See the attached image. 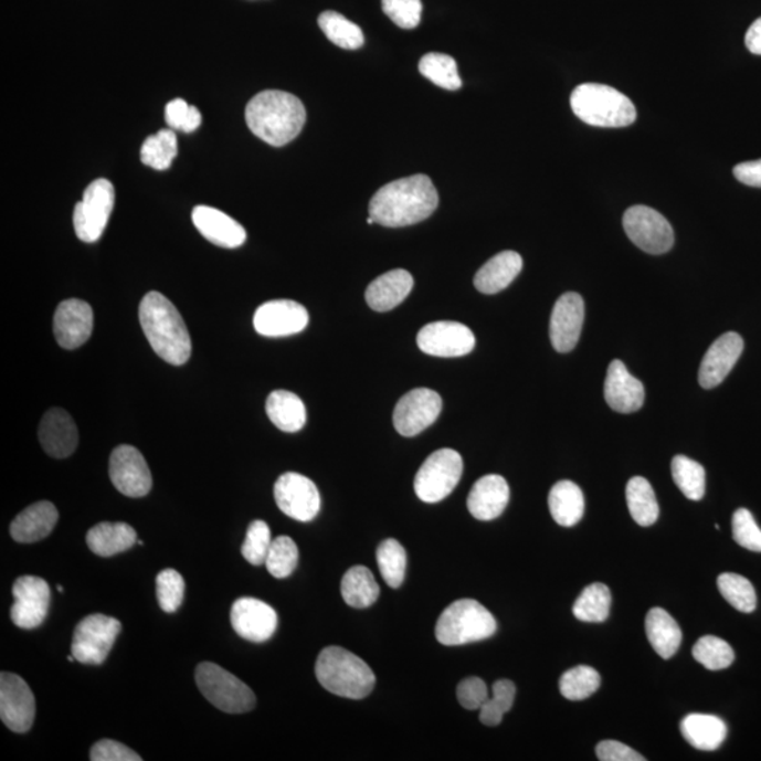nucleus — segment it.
<instances>
[{"label":"nucleus","instance_id":"nucleus-58","mask_svg":"<svg viewBox=\"0 0 761 761\" xmlns=\"http://www.w3.org/2000/svg\"><path fill=\"white\" fill-rule=\"evenodd\" d=\"M59 591H60V592H64L63 586L59 585Z\"/></svg>","mask_w":761,"mask_h":761},{"label":"nucleus","instance_id":"nucleus-1","mask_svg":"<svg viewBox=\"0 0 761 761\" xmlns=\"http://www.w3.org/2000/svg\"><path fill=\"white\" fill-rule=\"evenodd\" d=\"M438 193L431 178L416 173L378 189L370 202V216L385 228H405L432 216Z\"/></svg>","mask_w":761,"mask_h":761},{"label":"nucleus","instance_id":"nucleus-38","mask_svg":"<svg viewBox=\"0 0 761 761\" xmlns=\"http://www.w3.org/2000/svg\"><path fill=\"white\" fill-rule=\"evenodd\" d=\"M178 155V141L176 131L162 129L155 136L148 137L141 146L140 158L142 165L152 170L166 171L171 167Z\"/></svg>","mask_w":761,"mask_h":761},{"label":"nucleus","instance_id":"nucleus-45","mask_svg":"<svg viewBox=\"0 0 761 761\" xmlns=\"http://www.w3.org/2000/svg\"><path fill=\"white\" fill-rule=\"evenodd\" d=\"M693 656L708 670L718 672L732 666L734 662L733 648L723 638L704 636L693 648Z\"/></svg>","mask_w":761,"mask_h":761},{"label":"nucleus","instance_id":"nucleus-55","mask_svg":"<svg viewBox=\"0 0 761 761\" xmlns=\"http://www.w3.org/2000/svg\"><path fill=\"white\" fill-rule=\"evenodd\" d=\"M598 759L601 761H645L641 753L630 748L625 743L616 740H602L595 749Z\"/></svg>","mask_w":761,"mask_h":761},{"label":"nucleus","instance_id":"nucleus-46","mask_svg":"<svg viewBox=\"0 0 761 761\" xmlns=\"http://www.w3.org/2000/svg\"><path fill=\"white\" fill-rule=\"evenodd\" d=\"M516 687L509 679H498L493 686V697L479 708V720L485 727H498L504 715L510 711L515 702Z\"/></svg>","mask_w":761,"mask_h":761},{"label":"nucleus","instance_id":"nucleus-18","mask_svg":"<svg viewBox=\"0 0 761 761\" xmlns=\"http://www.w3.org/2000/svg\"><path fill=\"white\" fill-rule=\"evenodd\" d=\"M234 632L249 642L263 643L273 637L278 627V615L273 606L257 598H239L230 611Z\"/></svg>","mask_w":761,"mask_h":761},{"label":"nucleus","instance_id":"nucleus-7","mask_svg":"<svg viewBox=\"0 0 761 761\" xmlns=\"http://www.w3.org/2000/svg\"><path fill=\"white\" fill-rule=\"evenodd\" d=\"M195 681L202 696L223 712L246 714L255 707L252 688L218 664H199Z\"/></svg>","mask_w":761,"mask_h":761},{"label":"nucleus","instance_id":"nucleus-21","mask_svg":"<svg viewBox=\"0 0 761 761\" xmlns=\"http://www.w3.org/2000/svg\"><path fill=\"white\" fill-rule=\"evenodd\" d=\"M584 316L581 295L567 293L560 296L550 318V340L557 351L569 352L579 343Z\"/></svg>","mask_w":761,"mask_h":761},{"label":"nucleus","instance_id":"nucleus-25","mask_svg":"<svg viewBox=\"0 0 761 761\" xmlns=\"http://www.w3.org/2000/svg\"><path fill=\"white\" fill-rule=\"evenodd\" d=\"M39 438L49 456L65 458L78 447V429L68 412L54 408L40 423Z\"/></svg>","mask_w":761,"mask_h":761},{"label":"nucleus","instance_id":"nucleus-56","mask_svg":"<svg viewBox=\"0 0 761 761\" xmlns=\"http://www.w3.org/2000/svg\"><path fill=\"white\" fill-rule=\"evenodd\" d=\"M733 176L744 186L761 188V160L740 162L733 168Z\"/></svg>","mask_w":761,"mask_h":761},{"label":"nucleus","instance_id":"nucleus-31","mask_svg":"<svg viewBox=\"0 0 761 761\" xmlns=\"http://www.w3.org/2000/svg\"><path fill=\"white\" fill-rule=\"evenodd\" d=\"M86 543L92 553L112 557L131 549L137 543V533L124 522H102L89 529Z\"/></svg>","mask_w":761,"mask_h":761},{"label":"nucleus","instance_id":"nucleus-19","mask_svg":"<svg viewBox=\"0 0 761 761\" xmlns=\"http://www.w3.org/2000/svg\"><path fill=\"white\" fill-rule=\"evenodd\" d=\"M253 324L262 336L285 337L305 330L309 314L305 306L295 300H269L255 310Z\"/></svg>","mask_w":761,"mask_h":761},{"label":"nucleus","instance_id":"nucleus-43","mask_svg":"<svg viewBox=\"0 0 761 761\" xmlns=\"http://www.w3.org/2000/svg\"><path fill=\"white\" fill-rule=\"evenodd\" d=\"M672 474L679 492L688 499L701 500L705 495V469L701 464L686 456H676L672 463Z\"/></svg>","mask_w":761,"mask_h":761},{"label":"nucleus","instance_id":"nucleus-44","mask_svg":"<svg viewBox=\"0 0 761 761\" xmlns=\"http://www.w3.org/2000/svg\"><path fill=\"white\" fill-rule=\"evenodd\" d=\"M718 589L725 600L739 612L750 614L758 605L754 586L743 575L734 573L720 574L718 577Z\"/></svg>","mask_w":761,"mask_h":761},{"label":"nucleus","instance_id":"nucleus-49","mask_svg":"<svg viewBox=\"0 0 761 761\" xmlns=\"http://www.w3.org/2000/svg\"><path fill=\"white\" fill-rule=\"evenodd\" d=\"M271 545H273V539H271L269 526L264 520H254L249 526L246 539L242 546V554L250 564H265Z\"/></svg>","mask_w":761,"mask_h":761},{"label":"nucleus","instance_id":"nucleus-30","mask_svg":"<svg viewBox=\"0 0 761 761\" xmlns=\"http://www.w3.org/2000/svg\"><path fill=\"white\" fill-rule=\"evenodd\" d=\"M679 729H681L684 739L693 748L704 750V752H714V750L719 749L728 734V728L723 720L707 714L687 715L679 725Z\"/></svg>","mask_w":761,"mask_h":761},{"label":"nucleus","instance_id":"nucleus-36","mask_svg":"<svg viewBox=\"0 0 761 761\" xmlns=\"http://www.w3.org/2000/svg\"><path fill=\"white\" fill-rule=\"evenodd\" d=\"M627 508L637 525L647 528L658 519V504L651 483L643 477H633L626 485Z\"/></svg>","mask_w":761,"mask_h":761},{"label":"nucleus","instance_id":"nucleus-51","mask_svg":"<svg viewBox=\"0 0 761 761\" xmlns=\"http://www.w3.org/2000/svg\"><path fill=\"white\" fill-rule=\"evenodd\" d=\"M421 0H382V10L401 29H415L422 19Z\"/></svg>","mask_w":761,"mask_h":761},{"label":"nucleus","instance_id":"nucleus-13","mask_svg":"<svg viewBox=\"0 0 761 761\" xmlns=\"http://www.w3.org/2000/svg\"><path fill=\"white\" fill-rule=\"evenodd\" d=\"M14 602L10 617L20 630L42 626L49 615L51 590L47 581L34 575L19 577L13 585Z\"/></svg>","mask_w":761,"mask_h":761},{"label":"nucleus","instance_id":"nucleus-48","mask_svg":"<svg viewBox=\"0 0 761 761\" xmlns=\"http://www.w3.org/2000/svg\"><path fill=\"white\" fill-rule=\"evenodd\" d=\"M156 590L161 610L167 614H173L182 605L183 596H186V581L176 570H162L157 575Z\"/></svg>","mask_w":761,"mask_h":761},{"label":"nucleus","instance_id":"nucleus-5","mask_svg":"<svg viewBox=\"0 0 761 761\" xmlns=\"http://www.w3.org/2000/svg\"><path fill=\"white\" fill-rule=\"evenodd\" d=\"M571 109L584 124L596 127H626L635 124L636 107L612 86L581 84L570 98Z\"/></svg>","mask_w":761,"mask_h":761},{"label":"nucleus","instance_id":"nucleus-34","mask_svg":"<svg viewBox=\"0 0 761 761\" xmlns=\"http://www.w3.org/2000/svg\"><path fill=\"white\" fill-rule=\"evenodd\" d=\"M265 411H267L269 421L279 431L295 433L305 426L306 408L303 400L294 392H271L267 403H265Z\"/></svg>","mask_w":761,"mask_h":761},{"label":"nucleus","instance_id":"nucleus-24","mask_svg":"<svg viewBox=\"0 0 761 761\" xmlns=\"http://www.w3.org/2000/svg\"><path fill=\"white\" fill-rule=\"evenodd\" d=\"M192 222L209 242L223 249H237L246 242V229L226 213L211 207H197Z\"/></svg>","mask_w":761,"mask_h":761},{"label":"nucleus","instance_id":"nucleus-29","mask_svg":"<svg viewBox=\"0 0 761 761\" xmlns=\"http://www.w3.org/2000/svg\"><path fill=\"white\" fill-rule=\"evenodd\" d=\"M522 267L524 260L518 253L503 252L494 255L475 274V288L487 295L498 294L514 283Z\"/></svg>","mask_w":761,"mask_h":761},{"label":"nucleus","instance_id":"nucleus-15","mask_svg":"<svg viewBox=\"0 0 761 761\" xmlns=\"http://www.w3.org/2000/svg\"><path fill=\"white\" fill-rule=\"evenodd\" d=\"M0 718L14 733L29 732L35 718V698L18 674H0Z\"/></svg>","mask_w":761,"mask_h":761},{"label":"nucleus","instance_id":"nucleus-9","mask_svg":"<svg viewBox=\"0 0 761 761\" xmlns=\"http://www.w3.org/2000/svg\"><path fill=\"white\" fill-rule=\"evenodd\" d=\"M121 623L116 617L95 614L84 617L76 625L71 655L76 662L101 666L120 635Z\"/></svg>","mask_w":761,"mask_h":761},{"label":"nucleus","instance_id":"nucleus-47","mask_svg":"<svg viewBox=\"0 0 761 761\" xmlns=\"http://www.w3.org/2000/svg\"><path fill=\"white\" fill-rule=\"evenodd\" d=\"M298 561V546L288 536H279L271 545L267 559H265V567L275 579H287L294 573Z\"/></svg>","mask_w":761,"mask_h":761},{"label":"nucleus","instance_id":"nucleus-35","mask_svg":"<svg viewBox=\"0 0 761 761\" xmlns=\"http://www.w3.org/2000/svg\"><path fill=\"white\" fill-rule=\"evenodd\" d=\"M340 590L346 604L357 610L374 605L381 592L371 570L364 566L351 567L341 580Z\"/></svg>","mask_w":761,"mask_h":761},{"label":"nucleus","instance_id":"nucleus-57","mask_svg":"<svg viewBox=\"0 0 761 761\" xmlns=\"http://www.w3.org/2000/svg\"><path fill=\"white\" fill-rule=\"evenodd\" d=\"M744 42L750 53L761 55V18L750 25Z\"/></svg>","mask_w":761,"mask_h":761},{"label":"nucleus","instance_id":"nucleus-2","mask_svg":"<svg viewBox=\"0 0 761 761\" xmlns=\"http://www.w3.org/2000/svg\"><path fill=\"white\" fill-rule=\"evenodd\" d=\"M139 319L148 343L162 360L172 366L186 364L191 357V337L170 299L151 290L140 303Z\"/></svg>","mask_w":761,"mask_h":761},{"label":"nucleus","instance_id":"nucleus-42","mask_svg":"<svg viewBox=\"0 0 761 761\" xmlns=\"http://www.w3.org/2000/svg\"><path fill=\"white\" fill-rule=\"evenodd\" d=\"M601 686L600 673L590 666H577L560 678V693L569 701L590 698Z\"/></svg>","mask_w":761,"mask_h":761},{"label":"nucleus","instance_id":"nucleus-27","mask_svg":"<svg viewBox=\"0 0 761 761\" xmlns=\"http://www.w3.org/2000/svg\"><path fill=\"white\" fill-rule=\"evenodd\" d=\"M59 510L49 500L35 503L20 512L10 525V535L19 543H35L53 532Z\"/></svg>","mask_w":761,"mask_h":761},{"label":"nucleus","instance_id":"nucleus-40","mask_svg":"<svg viewBox=\"0 0 761 761\" xmlns=\"http://www.w3.org/2000/svg\"><path fill=\"white\" fill-rule=\"evenodd\" d=\"M419 71L434 85L443 89L457 91L462 88L456 61L451 55L429 53L419 63Z\"/></svg>","mask_w":761,"mask_h":761},{"label":"nucleus","instance_id":"nucleus-53","mask_svg":"<svg viewBox=\"0 0 761 761\" xmlns=\"http://www.w3.org/2000/svg\"><path fill=\"white\" fill-rule=\"evenodd\" d=\"M457 698L464 708L475 711L489 698L487 684L478 677L464 678L457 686Z\"/></svg>","mask_w":761,"mask_h":761},{"label":"nucleus","instance_id":"nucleus-14","mask_svg":"<svg viewBox=\"0 0 761 761\" xmlns=\"http://www.w3.org/2000/svg\"><path fill=\"white\" fill-rule=\"evenodd\" d=\"M442 408V397L436 391L416 388L398 401L393 411V426L402 436H416L437 421Z\"/></svg>","mask_w":761,"mask_h":761},{"label":"nucleus","instance_id":"nucleus-37","mask_svg":"<svg viewBox=\"0 0 761 761\" xmlns=\"http://www.w3.org/2000/svg\"><path fill=\"white\" fill-rule=\"evenodd\" d=\"M611 591L605 584L595 582L585 586L573 606V614L582 622L600 623L607 620L611 610Z\"/></svg>","mask_w":761,"mask_h":761},{"label":"nucleus","instance_id":"nucleus-50","mask_svg":"<svg viewBox=\"0 0 761 761\" xmlns=\"http://www.w3.org/2000/svg\"><path fill=\"white\" fill-rule=\"evenodd\" d=\"M733 539L739 546L755 553H761V529L755 524L750 510L740 508L732 518Z\"/></svg>","mask_w":761,"mask_h":761},{"label":"nucleus","instance_id":"nucleus-6","mask_svg":"<svg viewBox=\"0 0 761 761\" xmlns=\"http://www.w3.org/2000/svg\"><path fill=\"white\" fill-rule=\"evenodd\" d=\"M497 627L487 607L474 600H458L443 611L434 633L443 646H463L494 636Z\"/></svg>","mask_w":761,"mask_h":761},{"label":"nucleus","instance_id":"nucleus-41","mask_svg":"<svg viewBox=\"0 0 761 761\" xmlns=\"http://www.w3.org/2000/svg\"><path fill=\"white\" fill-rule=\"evenodd\" d=\"M378 569L381 571L382 579L392 589H398L405 580L406 551L400 541L387 539L377 549Z\"/></svg>","mask_w":761,"mask_h":761},{"label":"nucleus","instance_id":"nucleus-52","mask_svg":"<svg viewBox=\"0 0 761 761\" xmlns=\"http://www.w3.org/2000/svg\"><path fill=\"white\" fill-rule=\"evenodd\" d=\"M166 121L171 129L192 133L202 124L198 107L188 105L183 99H173L166 107Z\"/></svg>","mask_w":761,"mask_h":761},{"label":"nucleus","instance_id":"nucleus-22","mask_svg":"<svg viewBox=\"0 0 761 761\" xmlns=\"http://www.w3.org/2000/svg\"><path fill=\"white\" fill-rule=\"evenodd\" d=\"M743 349V339L738 334L730 331L720 336L704 356L699 367V384L705 390L722 384L742 356Z\"/></svg>","mask_w":761,"mask_h":761},{"label":"nucleus","instance_id":"nucleus-8","mask_svg":"<svg viewBox=\"0 0 761 761\" xmlns=\"http://www.w3.org/2000/svg\"><path fill=\"white\" fill-rule=\"evenodd\" d=\"M463 474V458L453 448H441L425 459L415 477L418 498L426 504L441 503L457 487Z\"/></svg>","mask_w":761,"mask_h":761},{"label":"nucleus","instance_id":"nucleus-16","mask_svg":"<svg viewBox=\"0 0 761 761\" xmlns=\"http://www.w3.org/2000/svg\"><path fill=\"white\" fill-rule=\"evenodd\" d=\"M112 483L120 494L130 498L146 497L152 488V475L145 456L136 447H116L109 462Z\"/></svg>","mask_w":761,"mask_h":761},{"label":"nucleus","instance_id":"nucleus-32","mask_svg":"<svg viewBox=\"0 0 761 761\" xmlns=\"http://www.w3.org/2000/svg\"><path fill=\"white\" fill-rule=\"evenodd\" d=\"M646 635L658 656L672 658L683 641V632L674 617L663 607H652L646 616Z\"/></svg>","mask_w":761,"mask_h":761},{"label":"nucleus","instance_id":"nucleus-33","mask_svg":"<svg viewBox=\"0 0 761 761\" xmlns=\"http://www.w3.org/2000/svg\"><path fill=\"white\" fill-rule=\"evenodd\" d=\"M549 509L557 525L573 528L584 516V494L573 482H559L549 494Z\"/></svg>","mask_w":761,"mask_h":761},{"label":"nucleus","instance_id":"nucleus-3","mask_svg":"<svg viewBox=\"0 0 761 761\" xmlns=\"http://www.w3.org/2000/svg\"><path fill=\"white\" fill-rule=\"evenodd\" d=\"M249 129L269 146L283 147L303 131L306 110L295 95L283 91H264L246 107Z\"/></svg>","mask_w":761,"mask_h":761},{"label":"nucleus","instance_id":"nucleus-28","mask_svg":"<svg viewBox=\"0 0 761 761\" xmlns=\"http://www.w3.org/2000/svg\"><path fill=\"white\" fill-rule=\"evenodd\" d=\"M413 277L406 269H392L372 281L366 290V300L371 309L388 311L401 305L413 289Z\"/></svg>","mask_w":761,"mask_h":761},{"label":"nucleus","instance_id":"nucleus-17","mask_svg":"<svg viewBox=\"0 0 761 761\" xmlns=\"http://www.w3.org/2000/svg\"><path fill=\"white\" fill-rule=\"evenodd\" d=\"M418 346L434 357H463L475 347V337L466 325L458 321H433L419 331Z\"/></svg>","mask_w":761,"mask_h":761},{"label":"nucleus","instance_id":"nucleus-39","mask_svg":"<svg viewBox=\"0 0 761 761\" xmlns=\"http://www.w3.org/2000/svg\"><path fill=\"white\" fill-rule=\"evenodd\" d=\"M321 32L337 47L345 50H359L364 44V34L356 23L350 22L343 14L325 12L319 17Z\"/></svg>","mask_w":761,"mask_h":761},{"label":"nucleus","instance_id":"nucleus-4","mask_svg":"<svg viewBox=\"0 0 761 761\" xmlns=\"http://www.w3.org/2000/svg\"><path fill=\"white\" fill-rule=\"evenodd\" d=\"M315 673L326 691L343 698L369 697L376 687V674L369 664L339 646H329L320 652Z\"/></svg>","mask_w":761,"mask_h":761},{"label":"nucleus","instance_id":"nucleus-23","mask_svg":"<svg viewBox=\"0 0 761 761\" xmlns=\"http://www.w3.org/2000/svg\"><path fill=\"white\" fill-rule=\"evenodd\" d=\"M605 401L612 410L620 413L636 412L645 402V387L627 371L621 360H614L607 367Z\"/></svg>","mask_w":761,"mask_h":761},{"label":"nucleus","instance_id":"nucleus-26","mask_svg":"<svg viewBox=\"0 0 761 761\" xmlns=\"http://www.w3.org/2000/svg\"><path fill=\"white\" fill-rule=\"evenodd\" d=\"M509 495L507 479L497 474L485 475L469 492L467 508L475 519H497L507 509Z\"/></svg>","mask_w":761,"mask_h":761},{"label":"nucleus","instance_id":"nucleus-54","mask_svg":"<svg viewBox=\"0 0 761 761\" xmlns=\"http://www.w3.org/2000/svg\"><path fill=\"white\" fill-rule=\"evenodd\" d=\"M89 759L92 761H141V755L126 744L116 740L105 739L92 746Z\"/></svg>","mask_w":761,"mask_h":761},{"label":"nucleus","instance_id":"nucleus-12","mask_svg":"<svg viewBox=\"0 0 761 761\" xmlns=\"http://www.w3.org/2000/svg\"><path fill=\"white\" fill-rule=\"evenodd\" d=\"M274 498L278 508L289 518L310 522L318 516L321 505L318 487L298 473L281 475L274 485Z\"/></svg>","mask_w":761,"mask_h":761},{"label":"nucleus","instance_id":"nucleus-11","mask_svg":"<svg viewBox=\"0 0 761 761\" xmlns=\"http://www.w3.org/2000/svg\"><path fill=\"white\" fill-rule=\"evenodd\" d=\"M623 229L627 237L643 252L664 254L670 252L674 244L672 224L655 209L636 205L623 214Z\"/></svg>","mask_w":761,"mask_h":761},{"label":"nucleus","instance_id":"nucleus-10","mask_svg":"<svg viewBox=\"0 0 761 761\" xmlns=\"http://www.w3.org/2000/svg\"><path fill=\"white\" fill-rule=\"evenodd\" d=\"M115 207V188L110 181L99 178L85 189L83 201L74 209L76 236L84 243H95L102 237Z\"/></svg>","mask_w":761,"mask_h":761},{"label":"nucleus","instance_id":"nucleus-20","mask_svg":"<svg viewBox=\"0 0 761 761\" xmlns=\"http://www.w3.org/2000/svg\"><path fill=\"white\" fill-rule=\"evenodd\" d=\"M94 330V310L81 299H66L54 315V335L59 345L75 350L89 340Z\"/></svg>","mask_w":761,"mask_h":761}]
</instances>
